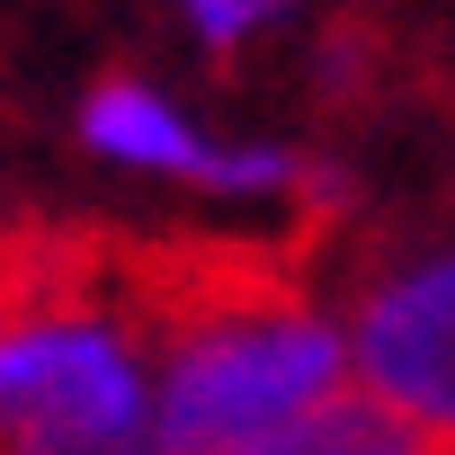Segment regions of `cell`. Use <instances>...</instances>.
Returning a JSON list of instances; mask_svg holds the SVG:
<instances>
[{"instance_id": "6da1fadb", "label": "cell", "mask_w": 455, "mask_h": 455, "mask_svg": "<svg viewBox=\"0 0 455 455\" xmlns=\"http://www.w3.org/2000/svg\"><path fill=\"white\" fill-rule=\"evenodd\" d=\"M152 437V375L116 304H72L0 331V446Z\"/></svg>"}, {"instance_id": "7a4b0ae2", "label": "cell", "mask_w": 455, "mask_h": 455, "mask_svg": "<svg viewBox=\"0 0 455 455\" xmlns=\"http://www.w3.org/2000/svg\"><path fill=\"white\" fill-rule=\"evenodd\" d=\"M357 375L384 411L455 446V251L375 277L357 304Z\"/></svg>"}, {"instance_id": "3957f363", "label": "cell", "mask_w": 455, "mask_h": 455, "mask_svg": "<svg viewBox=\"0 0 455 455\" xmlns=\"http://www.w3.org/2000/svg\"><path fill=\"white\" fill-rule=\"evenodd\" d=\"M81 134H90V152H108V161H134V170H170V179H196V188H233V196H251V188H295V152H214L161 90H143V81H99L90 90V108H81Z\"/></svg>"}, {"instance_id": "277c9868", "label": "cell", "mask_w": 455, "mask_h": 455, "mask_svg": "<svg viewBox=\"0 0 455 455\" xmlns=\"http://www.w3.org/2000/svg\"><path fill=\"white\" fill-rule=\"evenodd\" d=\"M223 455H455L446 437L411 428L402 411H384L375 393H322L313 411L242 437V446H223Z\"/></svg>"}, {"instance_id": "5b68a950", "label": "cell", "mask_w": 455, "mask_h": 455, "mask_svg": "<svg viewBox=\"0 0 455 455\" xmlns=\"http://www.w3.org/2000/svg\"><path fill=\"white\" fill-rule=\"evenodd\" d=\"M179 10L196 19V36H205V45H242V36L268 19V0H179Z\"/></svg>"}]
</instances>
